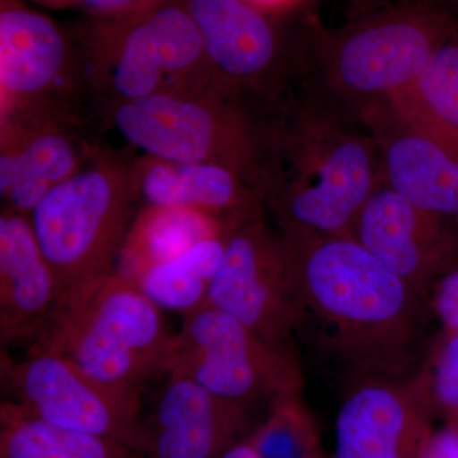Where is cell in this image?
I'll return each instance as SVG.
<instances>
[{
  "label": "cell",
  "instance_id": "cell-18",
  "mask_svg": "<svg viewBox=\"0 0 458 458\" xmlns=\"http://www.w3.org/2000/svg\"><path fill=\"white\" fill-rule=\"evenodd\" d=\"M65 45L47 18L21 8L0 14V83L7 98L40 95L55 82Z\"/></svg>",
  "mask_w": 458,
  "mask_h": 458
},
{
  "label": "cell",
  "instance_id": "cell-7",
  "mask_svg": "<svg viewBox=\"0 0 458 458\" xmlns=\"http://www.w3.org/2000/svg\"><path fill=\"white\" fill-rule=\"evenodd\" d=\"M167 376L186 377L247 408L303 390L297 352L270 345L233 316L210 306L183 315Z\"/></svg>",
  "mask_w": 458,
  "mask_h": 458
},
{
  "label": "cell",
  "instance_id": "cell-16",
  "mask_svg": "<svg viewBox=\"0 0 458 458\" xmlns=\"http://www.w3.org/2000/svg\"><path fill=\"white\" fill-rule=\"evenodd\" d=\"M55 278L31 223L5 210L0 216V344L30 345L55 306Z\"/></svg>",
  "mask_w": 458,
  "mask_h": 458
},
{
  "label": "cell",
  "instance_id": "cell-28",
  "mask_svg": "<svg viewBox=\"0 0 458 458\" xmlns=\"http://www.w3.org/2000/svg\"><path fill=\"white\" fill-rule=\"evenodd\" d=\"M86 7L95 9L105 13H117V12L129 11L143 4L147 0H81Z\"/></svg>",
  "mask_w": 458,
  "mask_h": 458
},
{
  "label": "cell",
  "instance_id": "cell-11",
  "mask_svg": "<svg viewBox=\"0 0 458 458\" xmlns=\"http://www.w3.org/2000/svg\"><path fill=\"white\" fill-rule=\"evenodd\" d=\"M333 458H420L438 418L426 364L411 376L351 379Z\"/></svg>",
  "mask_w": 458,
  "mask_h": 458
},
{
  "label": "cell",
  "instance_id": "cell-15",
  "mask_svg": "<svg viewBox=\"0 0 458 458\" xmlns=\"http://www.w3.org/2000/svg\"><path fill=\"white\" fill-rule=\"evenodd\" d=\"M204 63L203 42L189 12L157 9L123 38L111 68V84L123 102L170 93L168 81L181 80Z\"/></svg>",
  "mask_w": 458,
  "mask_h": 458
},
{
  "label": "cell",
  "instance_id": "cell-17",
  "mask_svg": "<svg viewBox=\"0 0 458 458\" xmlns=\"http://www.w3.org/2000/svg\"><path fill=\"white\" fill-rule=\"evenodd\" d=\"M147 207L200 210L229 228L261 216L264 199L238 172L208 162H165L153 158L135 177Z\"/></svg>",
  "mask_w": 458,
  "mask_h": 458
},
{
  "label": "cell",
  "instance_id": "cell-26",
  "mask_svg": "<svg viewBox=\"0 0 458 458\" xmlns=\"http://www.w3.org/2000/svg\"><path fill=\"white\" fill-rule=\"evenodd\" d=\"M433 307L445 330L458 331V264L437 282Z\"/></svg>",
  "mask_w": 458,
  "mask_h": 458
},
{
  "label": "cell",
  "instance_id": "cell-14",
  "mask_svg": "<svg viewBox=\"0 0 458 458\" xmlns=\"http://www.w3.org/2000/svg\"><path fill=\"white\" fill-rule=\"evenodd\" d=\"M381 155L384 182L412 204L458 218V155L388 105L361 114Z\"/></svg>",
  "mask_w": 458,
  "mask_h": 458
},
{
  "label": "cell",
  "instance_id": "cell-24",
  "mask_svg": "<svg viewBox=\"0 0 458 458\" xmlns=\"http://www.w3.org/2000/svg\"><path fill=\"white\" fill-rule=\"evenodd\" d=\"M246 442L260 458H327L302 390L274 397L267 417L247 436Z\"/></svg>",
  "mask_w": 458,
  "mask_h": 458
},
{
  "label": "cell",
  "instance_id": "cell-6",
  "mask_svg": "<svg viewBox=\"0 0 458 458\" xmlns=\"http://www.w3.org/2000/svg\"><path fill=\"white\" fill-rule=\"evenodd\" d=\"M137 195L135 177L95 165L75 171L33 208L30 223L57 298L113 273Z\"/></svg>",
  "mask_w": 458,
  "mask_h": 458
},
{
  "label": "cell",
  "instance_id": "cell-12",
  "mask_svg": "<svg viewBox=\"0 0 458 458\" xmlns=\"http://www.w3.org/2000/svg\"><path fill=\"white\" fill-rule=\"evenodd\" d=\"M352 237L426 298L458 264V218L412 204L384 181L361 208Z\"/></svg>",
  "mask_w": 458,
  "mask_h": 458
},
{
  "label": "cell",
  "instance_id": "cell-31",
  "mask_svg": "<svg viewBox=\"0 0 458 458\" xmlns=\"http://www.w3.org/2000/svg\"><path fill=\"white\" fill-rule=\"evenodd\" d=\"M458 22V0H439Z\"/></svg>",
  "mask_w": 458,
  "mask_h": 458
},
{
  "label": "cell",
  "instance_id": "cell-19",
  "mask_svg": "<svg viewBox=\"0 0 458 458\" xmlns=\"http://www.w3.org/2000/svg\"><path fill=\"white\" fill-rule=\"evenodd\" d=\"M231 228L200 210L147 207L131 223L114 271L134 282L155 265L176 258L208 238L225 236Z\"/></svg>",
  "mask_w": 458,
  "mask_h": 458
},
{
  "label": "cell",
  "instance_id": "cell-8",
  "mask_svg": "<svg viewBox=\"0 0 458 458\" xmlns=\"http://www.w3.org/2000/svg\"><path fill=\"white\" fill-rule=\"evenodd\" d=\"M0 376L12 403L51 426L104 437L147 454L141 391L102 384L54 352H27L21 360L2 351Z\"/></svg>",
  "mask_w": 458,
  "mask_h": 458
},
{
  "label": "cell",
  "instance_id": "cell-30",
  "mask_svg": "<svg viewBox=\"0 0 458 458\" xmlns=\"http://www.w3.org/2000/svg\"><path fill=\"white\" fill-rule=\"evenodd\" d=\"M352 3V13H360L367 9L379 7V5L390 4L397 0H349Z\"/></svg>",
  "mask_w": 458,
  "mask_h": 458
},
{
  "label": "cell",
  "instance_id": "cell-25",
  "mask_svg": "<svg viewBox=\"0 0 458 458\" xmlns=\"http://www.w3.org/2000/svg\"><path fill=\"white\" fill-rule=\"evenodd\" d=\"M426 366L437 415L443 421H458V331H443Z\"/></svg>",
  "mask_w": 458,
  "mask_h": 458
},
{
  "label": "cell",
  "instance_id": "cell-2",
  "mask_svg": "<svg viewBox=\"0 0 458 458\" xmlns=\"http://www.w3.org/2000/svg\"><path fill=\"white\" fill-rule=\"evenodd\" d=\"M271 114L264 199L280 232L352 236L384 181L369 126L309 77L286 90Z\"/></svg>",
  "mask_w": 458,
  "mask_h": 458
},
{
  "label": "cell",
  "instance_id": "cell-29",
  "mask_svg": "<svg viewBox=\"0 0 458 458\" xmlns=\"http://www.w3.org/2000/svg\"><path fill=\"white\" fill-rule=\"evenodd\" d=\"M221 458H260L259 454H256L254 448L246 442V439L243 441L238 442L237 445H232L229 450L225 451V454H222Z\"/></svg>",
  "mask_w": 458,
  "mask_h": 458
},
{
  "label": "cell",
  "instance_id": "cell-3",
  "mask_svg": "<svg viewBox=\"0 0 458 458\" xmlns=\"http://www.w3.org/2000/svg\"><path fill=\"white\" fill-rule=\"evenodd\" d=\"M457 25L439 0H397L337 27L307 12L306 77L363 114L408 89Z\"/></svg>",
  "mask_w": 458,
  "mask_h": 458
},
{
  "label": "cell",
  "instance_id": "cell-20",
  "mask_svg": "<svg viewBox=\"0 0 458 458\" xmlns=\"http://www.w3.org/2000/svg\"><path fill=\"white\" fill-rule=\"evenodd\" d=\"M394 114L458 155V25L408 89L388 102Z\"/></svg>",
  "mask_w": 458,
  "mask_h": 458
},
{
  "label": "cell",
  "instance_id": "cell-21",
  "mask_svg": "<svg viewBox=\"0 0 458 458\" xmlns=\"http://www.w3.org/2000/svg\"><path fill=\"white\" fill-rule=\"evenodd\" d=\"M77 150L57 132L30 138L0 158V192L11 212L29 218L33 208L57 183L77 171Z\"/></svg>",
  "mask_w": 458,
  "mask_h": 458
},
{
  "label": "cell",
  "instance_id": "cell-1",
  "mask_svg": "<svg viewBox=\"0 0 458 458\" xmlns=\"http://www.w3.org/2000/svg\"><path fill=\"white\" fill-rule=\"evenodd\" d=\"M280 233L293 278L297 336L351 379L423 369L426 297L354 237Z\"/></svg>",
  "mask_w": 458,
  "mask_h": 458
},
{
  "label": "cell",
  "instance_id": "cell-23",
  "mask_svg": "<svg viewBox=\"0 0 458 458\" xmlns=\"http://www.w3.org/2000/svg\"><path fill=\"white\" fill-rule=\"evenodd\" d=\"M225 236L201 241L176 258L149 267L132 283L159 309L188 315L207 300L225 255Z\"/></svg>",
  "mask_w": 458,
  "mask_h": 458
},
{
  "label": "cell",
  "instance_id": "cell-4",
  "mask_svg": "<svg viewBox=\"0 0 458 458\" xmlns=\"http://www.w3.org/2000/svg\"><path fill=\"white\" fill-rule=\"evenodd\" d=\"M174 343L162 310L114 270L57 298L27 352H54L96 381L143 391L167 377Z\"/></svg>",
  "mask_w": 458,
  "mask_h": 458
},
{
  "label": "cell",
  "instance_id": "cell-13",
  "mask_svg": "<svg viewBox=\"0 0 458 458\" xmlns=\"http://www.w3.org/2000/svg\"><path fill=\"white\" fill-rule=\"evenodd\" d=\"M168 381L146 421L150 458H221L247 438L249 408L216 396L182 376Z\"/></svg>",
  "mask_w": 458,
  "mask_h": 458
},
{
  "label": "cell",
  "instance_id": "cell-5",
  "mask_svg": "<svg viewBox=\"0 0 458 458\" xmlns=\"http://www.w3.org/2000/svg\"><path fill=\"white\" fill-rule=\"evenodd\" d=\"M251 101L228 84L200 98L158 93L123 102L114 122L129 143L152 158L225 165L264 199L269 119L254 113Z\"/></svg>",
  "mask_w": 458,
  "mask_h": 458
},
{
  "label": "cell",
  "instance_id": "cell-10",
  "mask_svg": "<svg viewBox=\"0 0 458 458\" xmlns=\"http://www.w3.org/2000/svg\"><path fill=\"white\" fill-rule=\"evenodd\" d=\"M203 306L233 316L276 348L295 352L297 304L283 234L271 231L261 216L228 231Z\"/></svg>",
  "mask_w": 458,
  "mask_h": 458
},
{
  "label": "cell",
  "instance_id": "cell-32",
  "mask_svg": "<svg viewBox=\"0 0 458 458\" xmlns=\"http://www.w3.org/2000/svg\"><path fill=\"white\" fill-rule=\"evenodd\" d=\"M255 2L259 3V4L276 5L284 3L286 0H255Z\"/></svg>",
  "mask_w": 458,
  "mask_h": 458
},
{
  "label": "cell",
  "instance_id": "cell-27",
  "mask_svg": "<svg viewBox=\"0 0 458 458\" xmlns=\"http://www.w3.org/2000/svg\"><path fill=\"white\" fill-rule=\"evenodd\" d=\"M420 458H458V421L434 428Z\"/></svg>",
  "mask_w": 458,
  "mask_h": 458
},
{
  "label": "cell",
  "instance_id": "cell-22",
  "mask_svg": "<svg viewBox=\"0 0 458 458\" xmlns=\"http://www.w3.org/2000/svg\"><path fill=\"white\" fill-rule=\"evenodd\" d=\"M123 443L29 417L11 401L0 409V458H141Z\"/></svg>",
  "mask_w": 458,
  "mask_h": 458
},
{
  "label": "cell",
  "instance_id": "cell-9",
  "mask_svg": "<svg viewBox=\"0 0 458 458\" xmlns=\"http://www.w3.org/2000/svg\"><path fill=\"white\" fill-rule=\"evenodd\" d=\"M214 73L271 107L307 73L304 12L289 38L246 0H189Z\"/></svg>",
  "mask_w": 458,
  "mask_h": 458
}]
</instances>
